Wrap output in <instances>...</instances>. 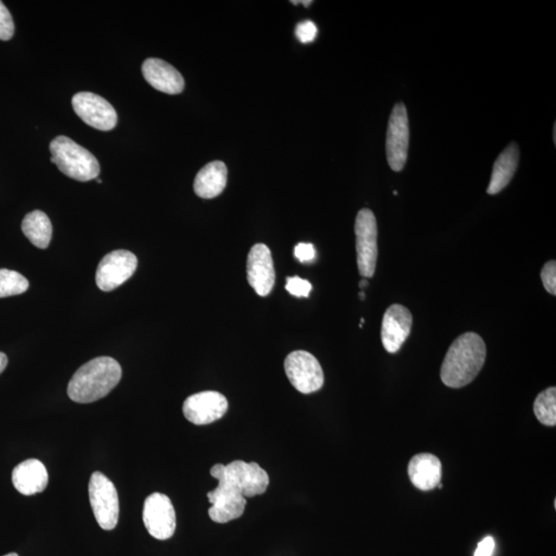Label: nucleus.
I'll return each instance as SVG.
<instances>
[{
	"label": "nucleus",
	"mask_w": 556,
	"mask_h": 556,
	"mask_svg": "<svg viewBox=\"0 0 556 556\" xmlns=\"http://www.w3.org/2000/svg\"><path fill=\"white\" fill-rule=\"evenodd\" d=\"M89 498L99 527L105 530L116 528L120 515L118 491L101 472H94L89 482Z\"/></svg>",
	"instance_id": "39448f33"
},
{
	"label": "nucleus",
	"mask_w": 556,
	"mask_h": 556,
	"mask_svg": "<svg viewBox=\"0 0 556 556\" xmlns=\"http://www.w3.org/2000/svg\"><path fill=\"white\" fill-rule=\"evenodd\" d=\"M22 231L32 245L43 249L49 247L52 239L53 227L46 214L35 210L24 217Z\"/></svg>",
	"instance_id": "412c9836"
},
{
	"label": "nucleus",
	"mask_w": 556,
	"mask_h": 556,
	"mask_svg": "<svg viewBox=\"0 0 556 556\" xmlns=\"http://www.w3.org/2000/svg\"><path fill=\"white\" fill-rule=\"evenodd\" d=\"M8 356L0 351V374H2L6 366H8Z\"/></svg>",
	"instance_id": "c756f323"
},
{
	"label": "nucleus",
	"mask_w": 556,
	"mask_h": 556,
	"mask_svg": "<svg viewBox=\"0 0 556 556\" xmlns=\"http://www.w3.org/2000/svg\"><path fill=\"white\" fill-rule=\"evenodd\" d=\"M495 540L493 536H487L479 543L474 556H491L495 551Z\"/></svg>",
	"instance_id": "c85d7f7f"
},
{
	"label": "nucleus",
	"mask_w": 556,
	"mask_h": 556,
	"mask_svg": "<svg viewBox=\"0 0 556 556\" xmlns=\"http://www.w3.org/2000/svg\"><path fill=\"white\" fill-rule=\"evenodd\" d=\"M294 255H295V258L301 262V263H306V262H311L316 258V248L311 244H305V242H300L294 249Z\"/></svg>",
	"instance_id": "cd10ccee"
},
{
	"label": "nucleus",
	"mask_w": 556,
	"mask_h": 556,
	"mask_svg": "<svg viewBox=\"0 0 556 556\" xmlns=\"http://www.w3.org/2000/svg\"><path fill=\"white\" fill-rule=\"evenodd\" d=\"M143 520L149 534L157 540H168L174 536L176 515L168 496L154 493L145 498Z\"/></svg>",
	"instance_id": "1a4fd4ad"
},
{
	"label": "nucleus",
	"mask_w": 556,
	"mask_h": 556,
	"mask_svg": "<svg viewBox=\"0 0 556 556\" xmlns=\"http://www.w3.org/2000/svg\"><path fill=\"white\" fill-rule=\"evenodd\" d=\"M52 158L62 174L79 182L95 180L100 174V166L90 152L67 137H59L50 145Z\"/></svg>",
	"instance_id": "7ed1b4c3"
},
{
	"label": "nucleus",
	"mask_w": 556,
	"mask_h": 556,
	"mask_svg": "<svg viewBox=\"0 0 556 556\" xmlns=\"http://www.w3.org/2000/svg\"><path fill=\"white\" fill-rule=\"evenodd\" d=\"M228 170L222 161L210 162L198 172L194 191L203 200H212L222 194L227 184Z\"/></svg>",
	"instance_id": "6ab92c4d"
},
{
	"label": "nucleus",
	"mask_w": 556,
	"mask_h": 556,
	"mask_svg": "<svg viewBox=\"0 0 556 556\" xmlns=\"http://www.w3.org/2000/svg\"><path fill=\"white\" fill-rule=\"evenodd\" d=\"M285 371L292 386L300 393H315L324 386L325 377L321 364L309 351H293L286 357Z\"/></svg>",
	"instance_id": "0eeeda50"
},
{
	"label": "nucleus",
	"mask_w": 556,
	"mask_h": 556,
	"mask_svg": "<svg viewBox=\"0 0 556 556\" xmlns=\"http://www.w3.org/2000/svg\"><path fill=\"white\" fill-rule=\"evenodd\" d=\"M228 401L219 392L208 391L190 395L183 406L184 418L196 426H206L221 419L228 411Z\"/></svg>",
	"instance_id": "ddd939ff"
},
{
	"label": "nucleus",
	"mask_w": 556,
	"mask_h": 556,
	"mask_svg": "<svg viewBox=\"0 0 556 556\" xmlns=\"http://www.w3.org/2000/svg\"><path fill=\"white\" fill-rule=\"evenodd\" d=\"M4 556H19V555L17 553H9V554H6Z\"/></svg>",
	"instance_id": "72a5a7b5"
},
{
	"label": "nucleus",
	"mask_w": 556,
	"mask_h": 556,
	"mask_svg": "<svg viewBox=\"0 0 556 556\" xmlns=\"http://www.w3.org/2000/svg\"><path fill=\"white\" fill-rule=\"evenodd\" d=\"M413 318L411 310L401 304L389 306L382 319L381 341L389 354L398 353L409 335Z\"/></svg>",
	"instance_id": "2eb2a0df"
},
{
	"label": "nucleus",
	"mask_w": 556,
	"mask_h": 556,
	"mask_svg": "<svg viewBox=\"0 0 556 556\" xmlns=\"http://www.w3.org/2000/svg\"><path fill=\"white\" fill-rule=\"evenodd\" d=\"M487 347L476 333H465L452 342L441 367V380L446 387L461 388L469 385L481 372Z\"/></svg>",
	"instance_id": "f257e3e1"
},
{
	"label": "nucleus",
	"mask_w": 556,
	"mask_h": 556,
	"mask_svg": "<svg viewBox=\"0 0 556 556\" xmlns=\"http://www.w3.org/2000/svg\"><path fill=\"white\" fill-rule=\"evenodd\" d=\"M73 107L84 122L102 131H110L116 127L118 116L113 106L101 96L90 92L75 94Z\"/></svg>",
	"instance_id": "9b49d317"
},
{
	"label": "nucleus",
	"mask_w": 556,
	"mask_h": 556,
	"mask_svg": "<svg viewBox=\"0 0 556 556\" xmlns=\"http://www.w3.org/2000/svg\"><path fill=\"white\" fill-rule=\"evenodd\" d=\"M249 286L261 297L271 293L276 284V270L270 247L264 244L255 245L248 253L247 264Z\"/></svg>",
	"instance_id": "4468645a"
},
{
	"label": "nucleus",
	"mask_w": 556,
	"mask_h": 556,
	"mask_svg": "<svg viewBox=\"0 0 556 556\" xmlns=\"http://www.w3.org/2000/svg\"><path fill=\"white\" fill-rule=\"evenodd\" d=\"M356 260L359 272L363 278H372L376 270L377 255V222L372 212L368 208L361 209L355 223Z\"/></svg>",
	"instance_id": "423d86ee"
},
{
	"label": "nucleus",
	"mask_w": 556,
	"mask_h": 556,
	"mask_svg": "<svg viewBox=\"0 0 556 556\" xmlns=\"http://www.w3.org/2000/svg\"><path fill=\"white\" fill-rule=\"evenodd\" d=\"M223 477L247 497L265 494L270 485V476L257 463L234 461L222 465Z\"/></svg>",
	"instance_id": "f8f14e48"
},
{
	"label": "nucleus",
	"mask_w": 556,
	"mask_h": 556,
	"mask_svg": "<svg viewBox=\"0 0 556 556\" xmlns=\"http://www.w3.org/2000/svg\"><path fill=\"white\" fill-rule=\"evenodd\" d=\"M122 377L120 364L110 356H99L82 365L74 374L67 388L70 400L88 404L105 398Z\"/></svg>",
	"instance_id": "f03ea898"
},
{
	"label": "nucleus",
	"mask_w": 556,
	"mask_h": 556,
	"mask_svg": "<svg viewBox=\"0 0 556 556\" xmlns=\"http://www.w3.org/2000/svg\"><path fill=\"white\" fill-rule=\"evenodd\" d=\"M15 25L10 11L0 2V40L9 41L14 35Z\"/></svg>",
	"instance_id": "393cba45"
},
{
	"label": "nucleus",
	"mask_w": 556,
	"mask_h": 556,
	"mask_svg": "<svg viewBox=\"0 0 556 556\" xmlns=\"http://www.w3.org/2000/svg\"><path fill=\"white\" fill-rule=\"evenodd\" d=\"M12 482L19 493L34 496L47 489L49 474L41 461L30 458L16 466L12 473Z\"/></svg>",
	"instance_id": "f3484780"
},
{
	"label": "nucleus",
	"mask_w": 556,
	"mask_h": 556,
	"mask_svg": "<svg viewBox=\"0 0 556 556\" xmlns=\"http://www.w3.org/2000/svg\"><path fill=\"white\" fill-rule=\"evenodd\" d=\"M137 255L119 249L107 254L96 271V284L101 291L111 292L129 279L137 268Z\"/></svg>",
	"instance_id": "6e6552de"
},
{
	"label": "nucleus",
	"mask_w": 556,
	"mask_h": 556,
	"mask_svg": "<svg viewBox=\"0 0 556 556\" xmlns=\"http://www.w3.org/2000/svg\"><path fill=\"white\" fill-rule=\"evenodd\" d=\"M409 122L406 106L397 104L389 117L387 132V158L394 171L404 168L408 157Z\"/></svg>",
	"instance_id": "9d476101"
},
{
	"label": "nucleus",
	"mask_w": 556,
	"mask_h": 556,
	"mask_svg": "<svg viewBox=\"0 0 556 556\" xmlns=\"http://www.w3.org/2000/svg\"><path fill=\"white\" fill-rule=\"evenodd\" d=\"M541 279L543 286H544L546 291L551 293L552 295H556V262L554 260L547 262L543 266L541 271Z\"/></svg>",
	"instance_id": "a878e982"
},
{
	"label": "nucleus",
	"mask_w": 556,
	"mask_h": 556,
	"mask_svg": "<svg viewBox=\"0 0 556 556\" xmlns=\"http://www.w3.org/2000/svg\"><path fill=\"white\" fill-rule=\"evenodd\" d=\"M408 475L415 488L429 491L438 487L442 477V465L431 453H419L411 458Z\"/></svg>",
	"instance_id": "a211bd4d"
},
{
	"label": "nucleus",
	"mask_w": 556,
	"mask_h": 556,
	"mask_svg": "<svg viewBox=\"0 0 556 556\" xmlns=\"http://www.w3.org/2000/svg\"><path fill=\"white\" fill-rule=\"evenodd\" d=\"M301 4H304V6H309L310 4H312V2H310V0H309V2H300Z\"/></svg>",
	"instance_id": "473e14b6"
},
{
	"label": "nucleus",
	"mask_w": 556,
	"mask_h": 556,
	"mask_svg": "<svg viewBox=\"0 0 556 556\" xmlns=\"http://www.w3.org/2000/svg\"><path fill=\"white\" fill-rule=\"evenodd\" d=\"M210 474L219 484L208 494L212 507L208 510L210 520L217 523H227L239 519L245 513L247 498L223 475L222 464L210 469Z\"/></svg>",
	"instance_id": "20e7f679"
},
{
	"label": "nucleus",
	"mask_w": 556,
	"mask_h": 556,
	"mask_svg": "<svg viewBox=\"0 0 556 556\" xmlns=\"http://www.w3.org/2000/svg\"><path fill=\"white\" fill-rule=\"evenodd\" d=\"M286 290L293 296L308 298L312 290V286L309 280L299 277H293L286 278Z\"/></svg>",
	"instance_id": "b1692460"
},
{
	"label": "nucleus",
	"mask_w": 556,
	"mask_h": 556,
	"mask_svg": "<svg viewBox=\"0 0 556 556\" xmlns=\"http://www.w3.org/2000/svg\"><path fill=\"white\" fill-rule=\"evenodd\" d=\"M534 412L541 424L548 427L556 425V388L554 387L538 395L534 403Z\"/></svg>",
	"instance_id": "4be33fe9"
},
{
	"label": "nucleus",
	"mask_w": 556,
	"mask_h": 556,
	"mask_svg": "<svg viewBox=\"0 0 556 556\" xmlns=\"http://www.w3.org/2000/svg\"><path fill=\"white\" fill-rule=\"evenodd\" d=\"M367 286H368V281L366 279H363L360 281L361 289H364V287H366Z\"/></svg>",
	"instance_id": "7c9ffc66"
},
{
	"label": "nucleus",
	"mask_w": 556,
	"mask_h": 556,
	"mask_svg": "<svg viewBox=\"0 0 556 556\" xmlns=\"http://www.w3.org/2000/svg\"><path fill=\"white\" fill-rule=\"evenodd\" d=\"M520 161V149L515 143L510 144L500 156L497 157L494 164L493 174H491L490 183L488 188L489 195L500 193L507 187L515 174Z\"/></svg>",
	"instance_id": "aec40b11"
},
{
	"label": "nucleus",
	"mask_w": 556,
	"mask_h": 556,
	"mask_svg": "<svg viewBox=\"0 0 556 556\" xmlns=\"http://www.w3.org/2000/svg\"><path fill=\"white\" fill-rule=\"evenodd\" d=\"M365 298H366V296H365V293L361 292V293H360V299H361V300H365Z\"/></svg>",
	"instance_id": "2f4dec72"
},
{
	"label": "nucleus",
	"mask_w": 556,
	"mask_h": 556,
	"mask_svg": "<svg viewBox=\"0 0 556 556\" xmlns=\"http://www.w3.org/2000/svg\"><path fill=\"white\" fill-rule=\"evenodd\" d=\"M29 281L22 274L0 270V298L20 295L28 290Z\"/></svg>",
	"instance_id": "5701e85b"
},
{
	"label": "nucleus",
	"mask_w": 556,
	"mask_h": 556,
	"mask_svg": "<svg viewBox=\"0 0 556 556\" xmlns=\"http://www.w3.org/2000/svg\"><path fill=\"white\" fill-rule=\"evenodd\" d=\"M96 181H98V183L101 184L102 181L100 180V178H96Z\"/></svg>",
	"instance_id": "f704fd0d"
},
{
	"label": "nucleus",
	"mask_w": 556,
	"mask_h": 556,
	"mask_svg": "<svg viewBox=\"0 0 556 556\" xmlns=\"http://www.w3.org/2000/svg\"><path fill=\"white\" fill-rule=\"evenodd\" d=\"M143 74L146 82L156 90L175 95L184 91L183 75L169 63L150 59L143 64Z\"/></svg>",
	"instance_id": "dca6fc26"
},
{
	"label": "nucleus",
	"mask_w": 556,
	"mask_h": 556,
	"mask_svg": "<svg viewBox=\"0 0 556 556\" xmlns=\"http://www.w3.org/2000/svg\"><path fill=\"white\" fill-rule=\"evenodd\" d=\"M295 34L302 43H312L317 35V25L310 20L300 22L296 27Z\"/></svg>",
	"instance_id": "bb28decb"
}]
</instances>
